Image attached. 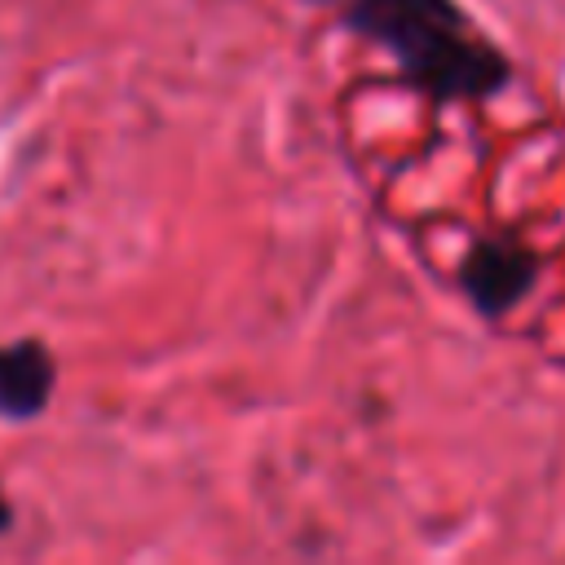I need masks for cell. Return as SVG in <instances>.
I'll return each instance as SVG.
<instances>
[{"instance_id": "3", "label": "cell", "mask_w": 565, "mask_h": 565, "mask_svg": "<svg viewBox=\"0 0 565 565\" xmlns=\"http://www.w3.org/2000/svg\"><path fill=\"white\" fill-rule=\"evenodd\" d=\"M57 384V358L44 340L22 335L0 344V419L26 424L49 411Z\"/></svg>"}, {"instance_id": "1", "label": "cell", "mask_w": 565, "mask_h": 565, "mask_svg": "<svg viewBox=\"0 0 565 565\" xmlns=\"http://www.w3.org/2000/svg\"><path fill=\"white\" fill-rule=\"evenodd\" d=\"M340 22L380 44L402 79L433 106L490 102L512 84V62L455 0H349Z\"/></svg>"}, {"instance_id": "4", "label": "cell", "mask_w": 565, "mask_h": 565, "mask_svg": "<svg viewBox=\"0 0 565 565\" xmlns=\"http://www.w3.org/2000/svg\"><path fill=\"white\" fill-rule=\"evenodd\" d=\"M13 525V508H9V499H4V490H0V534Z\"/></svg>"}, {"instance_id": "2", "label": "cell", "mask_w": 565, "mask_h": 565, "mask_svg": "<svg viewBox=\"0 0 565 565\" xmlns=\"http://www.w3.org/2000/svg\"><path fill=\"white\" fill-rule=\"evenodd\" d=\"M539 282V256L516 238H472L459 260V287L481 318L512 313Z\"/></svg>"}]
</instances>
